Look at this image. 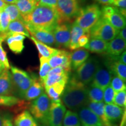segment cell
<instances>
[{"mask_svg":"<svg viewBox=\"0 0 126 126\" xmlns=\"http://www.w3.org/2000/svg\"><path fill=\"white\" fill-rule=\"evenodd\" d=\"M3 124V117L1 114V113H0V126H2Z\"/></svg>","mask_w":126,"mask_h":126,"instance_id":"cell-52","label":"cell"},{"mask_svg":"<svg viewBox=\"0 0 126 126\" xmlns=\"http://www.w3.org/2000/svg\"><path fill=\"white\" fill-rule=\"evenodd\" d=\"M10 33H19L29 38L31 37L23 20H16L9 22L7 31L5 34L6 35Z\"/></svg>","mask_w":126,"mask_h":126,"instance_id":"cell-29","label":"cell"},{"mask_svg":"<svg viewBox=\"0 0 126 126\" xmlns=\"http://www.w3.org/2000/svg\"><path fill=\"white\" fill-rule=\"evenodd\" d=\"M55 46L58 47L68 48L71 35V25L62 23L57 25L53 31Z\"/></svg>","mask_w":126,"mask_h":126,"instance_id":"cell-11","label":"cell"},{"mask_svg":"<svg viewBox=\"0 0 126 126\" xmlns=\"http://www.w3.org/2000/svg\"><path fill=\"white\" fill-rule=\"evenodd\" d=\"M111 5L119 9H126V0H111Z\"/></svg>","mask_w":126,"mask_h":126,"instance_id":"cell-44","label":"cell"},{"mask_svg":"<svg viewBox=\"0 0 126 126\" xmlns=\"http://www.w3.org/2000/svg\"><path fill=\"white\" fill-rule=\"evenodd\" d=\"M11 75L14 86L17 94L20 98L23 99L25 92L31 86L33 81V77L25 71L15 67H11Z\"/></svg>","mask_w":126,"mask_h":126,"instance_id":"cell-7","label":"cell"},{"mask_svg":"<svg viewBox=\"0 0 126 126\" xmlns=\"http://www.w3.org/2000/svg\"><path fill=\"white\" fill-rule=\"evenodd\" d=\"M117 57H109L105 63V66L113 75L119 77L124 82L126 81V65L119 60Z\"/></svg>","mask_w":126,"mask_h":126,"instance_id":"cell-17","label":"cell"},{"mask_svg":"<svg viewBox=\"0 0 126 126\" xmlns=\"http://www.w3.org/2000/svg\"><path fill=\"white\" fill-rule=\"evenodd\" d=\"M78 117L81 126H101L103 122L96 114L87 106H83L78 110Z\"/></svg>","mask_w":126,"mask_h":126,"instance_id":"cell-14","label":"cell"},{"mask_svg":"<svg viewBox=\"0 0 126 126\" xmlns=\"http://www.w3.org/2000/svg\"><path fill=\"white\" fill-rule=\"evenodd\" d=\"M1 11H1V9H0V12H1Z\"/></svg>","mask_w":126,"mask_h":126,"instance_id":"cell-53","label":"cell"},{"mask_svg":"<svg viewBox=\"0 0 126 126\" xmlns=\"http://www.w3.org/2000/svg\"><path fill=\"white\" fill-rule=\"evenodd\" d=\"M15 126H38L37 121L28 110H24L16 116Z\"/></svg>","mask_w":126,"mask_h":126,"instance_id":"cell-28","label":"cell"},{"mask_svg":"<svg viewBox=\"0 0 126 126\" xmlns=\"http://www.w3.org/2000/svg\"><path fill=\"white\" fill-rule=\"evenodd\" d=\"M99 65L100 63L96 58H88L85 62L75 70V72L71 77L83 85H88L92 81Z\"/></svg>","mask_w":126,"mask_h":126,"instance_id":"cell-4","label":"cell"},{"mask_svg":"<svg viewBox=\"0 0 126 126\" xmlns=\"http://www.w3.org/2000/svg\"><path fill=\"white\" fill-rule=\"evenodd\" d=\"M30 39L35 44L36 46L37 47V50H38L39 54H40V56L42 57L47 58V59H49L52 55L54 54L57 51L58 49L53 48V47L46 45L45 43L39 42V41L36 40L35 38H34L32 36H31Z\"/></svg>","mask_w":126,"mask_h":126,"instance_id":"cell-31","label":"cell"},{"mask_svg":"<svg viewBox=\"0 0 126 126\" xmlns=\"http://www.w3.org/2000/svg\"><path fill=\"white\" fill-rule=\"evenodd\" d=\"M4 70H5V68L4 64L0 61V74H1Z\"/></svg>","mask_w":126,"mask_h":126,"instance_id":"cell-51","label":"cell"},{"mask_svg":"<svg viewBox=\"0 0 126 126\" xmlns=\"http://www.w3.org/2000/svg\"><path fill=\"white\" fill-rule=\"evenodd\" d=\"M112 77L113 74L108 68L105 65L102 66L100 64L94 74L91 85L97 86L104 90L110 85Z\"/></svg>","mask_w":126,"mask_h":126,"instance_id":"cell-13","label":"cell"},{"mask_svg":"<svg viewBox=\"0 0 126 126\" xmlns=\"http://www.w3.org/2000/svg\"><path fill=\"white\" fill-rule=\"evenodd\" d=\"M94 1L98 3V4L105 5H111V0H94Z\"/></svg>","mask_w":126,"mask_h":126,"instance_id":"cell-48","label":"cell"},{"mask_svg":"<svg viewBox=\"0 0 126 126\" xmlns=\"http://www.w3.org/2000/svg\"><path fill=\"white\" fill-rule=\"evenodd\" d=\"M5 40L9 49L15 53L20 54L24 49V40L26 36L19 33H10L5 35Z\"/></svg>","mask_w":126,"mask_h":126,"instance_id":"cell-16","label":"cell"},{"mask_svg":"<svg viewBox=\"0 0 126 126\" xmlns=\"http://www.w3.org/2000/svg\"><path fill=\"white\" fill-rule=\"evenodd\" d=\"M51 101L45 92L32 102L29 106L31 114L43 126H46Z\"/></svg>","mask_w":126,"mask_h":126,"instance_id":"cell-5","label":"cell"},{"mask_svg":"<svg viewBox=\"0 0 126 126\" xmlns=\"http://www.w3.org/2000/svg\"><path fill=\"white\" fill-rule=\"evenodd\" d=\"M61 101L71 111H77L85 106L89 102L88 88L78 82L72 77L69 78L64 92L61 96Z\"/></svg>","mask_w":126,"mask_h":126,"instance_id":"cell-2","label":"cell"},{"mask_svg":"<svg viewBox=\"0 0 126 126\" xmlns=\"http://www.w3.org/2000/svg\"><path fill=\"white\" fill-rule=\"evenodd\" d=\"M116 92L110 85L103 90V102L106 104H111L114 102Z\"/></svg>","mask_w":126,"mask_h":126,"instance_id":"cell-40","label":"cell"},{"mask_svg":"<svg viewBox=\"0 0 126 126\" xmlns=\"http://www.w3.org/2000/svg\"><path fill=\"white\" fill-rule=\"evenodd\" d=\"M89 100L92 102H103V90L97 86L90 85L88 88Z\"/></svg>","mask_w":126,"mask_h":126,"instance_id":"cell-33","label":"cell"},{"mask_svg":"<svg viewBox=\"0 0 126 126\" xmlns=\"http://www.w3.org/2000/svg\"><path fill=\"white\" fill-rule=\"evenodd\" d=\"M118 32L119 31L113 27L102 16L89 30L91 38L102 39L107 42L114 39L118 34Z\"/></svg>","mask_w":126,"mask_h":126,"instance_id":"cell-6","label":"cell"},{"mask_svg":"<svg viewBox=\"0 0 126 126\" xmlns=\"http://www.w3.org/2000/svg\"><path fill=\"white\" fill-rule=\"evenodd\" d=\"M89 51L85 48H78L71 53V70L75 71L89 57Z\"/></svg>","mask_w":126,"mask_h":126,"instance_id":"cell-23","label":"cell"},{"mask_svg":"<svg viewBox=\"0 0 126 126\" xmlns=\"http://www.w3.org/2000/svg\"><path fill=\"white\" fill-rule=\"evenodd\" d=\"M63 124L64 126H81L78 114L70 110L65 111Z\"/></svg>","mask_w":126,"mask_h":126,"instance_id":"cell-32","label":"cell"},{"mask_svg":"<svg viewBox=\"0 0 126 126\" xmlns=\"http://www.w3.org/2000/svg\"><path fill=\"white\" fill-rule=\"evenodd\" d=\"M7 4H6L5 2H4L2 0H0V9L1 11L4 10V9L5 8V7H6Z\"/></svg>","mask_w":126,"mask_h":126,"instance_id":"cell-49","label":"cell"},{"mask_svg":"<svg viewBox=\"0 0 126 126\" xmlns=\"http://www.w3.org/2000/svg\"><path fill=\"white\" fill-rule=\"evenodd\" d=\"M14 91L11 73L5 69L0 74V95H11Z\"/></svg>","mask_w":126,"mask_h":126,"instance_id":"cell-19","label":"cell"},{"mask_svg":"<svg viewBox=\"0 0 126 126\" xmlns=\"http://www.w3.org/2000/svg\"><path fill=\"white\" fill-rule=\"evenodd\" d=\"M23 103V100L11 95H0V106L11 107Z\"/></svg>","mask_w":126,"mask_h":126,"instance_id":"cell-36","label":"cell"},{"mask_svg":"<svg viewBox=\"0 0 126 126\" xmlns=\"http://www.w3.org/2000/svg\"><path fill=\"white\" fill-rule=\"evenodd\" d=\"M48 60L51 68L60 66L68 72L71 71V53L70 52L65 50H57Z\"/></svg>","mask_w":126,"mask_h":126,"instance_id":"cell-12","label":"cell"},{"mask_svg":"<svg viewBox=\"0 0 126 126\" xmlns=\"http://www.w3.org/2000/svg\"><path fill=\"white\" fill-rule=\"evenodd\" d=\"M69 78H70L69 72L65 70L61 72H57V73H52L49 72L46 78L42 82V84L45 89H46L57 83L64 82L67 83Z\"/></svg>","mask_w":126,"mask_h":126,"instance_id":"cell-22","label":"cell"},{"mask_svg":"<svg viewBox=\"0 0 126 126\" xmlns=\"http://www.w3.org/2000/svg\"><path fill=\"white\" fill-rule=\"evenodd\" d=\"M3 11L8 15L10 22L16 20H23L22 17L15 4H7Z\"/></svg>","mask_w":126,"mask_h":126,"instance_id":"cell-35","label":"cell"},{"mask_svg":"<svg viewBox=\"0 0 126 126\" xmlns=\"http://www.w3.org/2000/svg\"><path fill=\"white\" fill-rule=\"evenodd\" d=\"M66 111V108L63 102L55 103L51 102L46 126H62Z\"/></svg>","mask_w":126,"mask_h":126,"instance_id":"cell-10","label":"cell"},{"mask_svg":"<svg viewBox=\"0 0 126 126\" xmlns=\"http://www.w3.org/2000/svg\"><path fill=\"white\" fill-rule=\"evenodd\" d=\"M67 85L66 83H57L50 87L46 88L47 95L51 100V102L55 103H61V96L64 92V89Z\"/></svg>","mask_w":126,"mask_h":126,"instance_id":"cell-24","label":"cell"},{"mask_svg":"<svg viewBox=\"0 0 126 126\" xmlns=\"http://www.w3.org/2000/svg\"><path fill=\"white\" fill-rule=\"evenodd\" d=\"M37 1H39V0H37Z\"/></svg>","mask_w":126,"mask_h":126,"instance_id":"cell-56","label":"cell"},{"mask_svg":"<svg viewBox=\"0 0 126 126\" xmlns=\"http://www.w3.org/2000/svg\"><path fill=\"white\" fill-rule=\"evenodd\" d=\"M90 38L91 37L90 34H89V32L86 33L81 36L78 40V48H79V47H83L87 45Z\"/></svg>","mask_w":126,"mask_h":126,"instance_id":"cell-43","label":"cell"},{"mask_svg":"<svg viewBox=\"0 0 126 126\" xmlns=\"http://www.w3.org/2000/svg\"><path fill=\"white\" fill-rule=\"evenodd\" d=\"M48 59L41 56L40 57V69H39V77L41 82H43L48 75V72L51 68L48 63Z\"/></svg>","mask_w":126,"mask_h":126,"instance_id":"cell-34","label":"cell"},{"mask_svg":"<svg viewBox=\"0 0 126 126\" xmlns=\"http://www.w3.org/2000/svg\"><path fill=\"white\" fill-rule=\"evenodd\" d=\"M114 105L121 108H126V91L117 92L114 99Z\"/></svg>","mask_w":126,"mask_h":126,"instance_id":"cell-41","label":"cell"},{"mask_svg":"<svg viewBox=\"0 0 126 126\" xmlns=\"http://www.w3.org/2000/svg\"><path fill=\"white\" fill-rule=\"evenodd\" d=\"M117 35H119L124 40L126 41V28L124 27L123 29L119 31Z\"/></svg>","mask_w":126,"mask_h":126,"instance_id":"cell-46","label":"cell"},{"mask_svg":"<svg viewBox=\"0 0 126 126\" xmlns=\"http://www.w3.org/2000/svg\"><path fill=\"white\" fill-rule=\"evenodd\" d=\"M56 9L62 23L71 22L76 18L80 8L78 0H57Z\"/></svg>","mask_w":126,"mask_h":126,"instance_id":"cell-8","label":"cell"},{"mask_svg":"<svg viewBox=\"0 0 126 126\" xmlns=\"http://www.w3.org/2000/svg\"><path fill=\"white\" fill-rule=\"evenodd\" d=\"M2 1L7 4H15L18 0H2Z\"/></svg>","mask_w":126,"mask_h":126,"instance_id":"cell-50","label":"cell"},{"mask_svg":"<svg viewBox=\"0 0 126 126\" xmlns=\"http://www.w3.org/2000/svg\"><path fill=\"white\" fill-rule=\"evenodd\" d=\"M26 26L29 34L36 40L48 46H55V39L52 31L38 29L28 25H26Z\"/></svg>","mask_w":126,"mask_h":126,"instance_id":"cell-15","label":"cell"},{"mask_svg":"<svg viewBox=\"0 0 126 126\" xmlns=\"http://www.w3.org/2000/svg\"><path fill=\"white\" fill-rule=\"evenodd\" d=\"M110 85V86L116 93L126 90V82H124L120 78L116 75L113 76Z\"/></svg>","mask_w":126,"mask_h":126,"instance_id":"cell-37","label":"cell"},{"mask_svg":"<svg viewBox=\"0 0 126 126\" xmlns=\"http://www.w3.org/2000/svg\"><path fill=\"white\" fill-rule=\"evenodd\" d=\"M101 15V9L98 5L91 4L80 9L74 23L86 31L89 32Z\"/></svg>","mask_w":126,"mask_h":126,"instance_id":"cell-3","label":"cell"},{"mask_svg":"<svg viewBox=\"0 0 126 126\" xmlns=\"http://www.w3.org/2000/svg\"><path fill=\"white\" fill-rule=\"evenodd\" d=\"M2 126H14L12 122L11 117L9 115H5L3 117Z\"/></svg>","mask_w":126,"mask_h":126,"instance_id":"cell-45","label":"cell"},{"mask_svg":"<svg viewBox=\"0 0 126 126\" xmlns=\"http://www.w3.org/2000/svg\"><path fill=\"white\" fill-rule=\"evenodd\" d=\"M33 77V81L31 86L25 92L23 98L27 101L34 100L43 93L45 92V88L40 79Z\"/></svg>","mask_w":126,"mask_h":126,"instance_id":"cell-21","label":"cell"},{"mask_svg":"<svg viewBox=\"0 0 126 126\" xmlns=\"http://www.w3.org/2000/svg\"><path fill=\"white\" fill-rule=\"evenodd\" d=\"M22 18L26 25L52 32L61 23L56 9L40 5H37L31 13Z\"/></svg>","mask_w":126,"mask_h":126,"instance_id":"cell-1","label":"cell"},{"mask_svg":"<svg viewBox=\"0 0 126 126\" xmlns=\"http://www.w3.org/2000/svg\"><path fill=\"white\" fill-rule=\"evenodd\" d=\"M126 47V41L117 35L114 39L108 43L106 53L109 57L115 58L119 56Z\"/></svg>","mask_w":126,"mask_h":126,"instance_id":"cell-18","label":"cell"},{"mask_svg":"<svg viewBox=\"0 0 126 126\" xmlns=\"http://www.w3.org/2000/svg\"><path fill=\"white\" fill-rule=\"evenodd\" d=\"M126 51H124L122 54L119 56V58H118V59H119V60L120 61V62H122V63H123V64H126Z\"/></svg>","mask_w":126,"mask_h":126,"instance_id":"cell-47","label":"cell"},{"mask_svg":"<svg viewBox=\"0 0 126 126\" xmlns=\"http://www.w3.org/2000/svg\"><path fill=\"white\" fill-rule=\"evenodd\" d=\"M102 16L108 20L113 27L120 31L126 27V18L120 12L118 8L105 5L101 9Z\"/></svg>","mask_w":126,"mask_h":126,"instance_id":"cell-9","label":"cell"},{"mask_svg":"<svg viewBox=\"0 0 126 126\" xmlns=\"http://www.w3.org/2000/svg\"><path fill=\"white\" fill-rule=\"evenodd\" d=\"M38 126H39V125H38Z\"/></svg>","mask_w":126,"mask_h":126,"instance_id":"cell-55","label":"cell"},{"mask_svg":"<svg viewBox=\"0 0 126 126\" xmlns=\"http://www.w3.org/2000/svg\"><path fill=\"white\" fill-rule=\"evenodd\" d=\"M105 126V125H103V126Z\"/></svg>","mask_w":126,"mask_h":126,"instance_id":"cell-54","label":"cell"},{"mask_svg":"<svg viewBox=\"0 0 126 126\" xmlns=\"http://www.w3.org/2000/svg\"><path fill=\"white\" fill-rule=\"evenodd\" d=\"M5 34H0V61L4 64L6 70H9L11 67L7 57V53L4 50L2 45V42L5 41Z\"/></svg>","mask_w":126,"mask_h":126,"instance_id":"cell-38","label":"cell"},{"mask_svg":"<svg viewBox=\"0 0 126 126\" xmlns=\"http://www.w3.org/2000/svg\"><path fill=\"white\" fill-rule=\"evenodd\" d=\"M10 22L8 15L4 11L0 12V34H5Z\"/></svg>","mask_w":126,"mask_h":126,"instance_id":"cell-39","label":"cell"},{"mask_svg":"<svg viewBox=\"0 0 126 126\" xmlns=\"http://www.w3.org/2000/svg\"><path fill=\"white\" fill-rule=\"evenodd\" d=\"M37 2V0H18L15 5L23 18L33 10Z\"/></svg>","mask_w":126,"mask_h":126,"instance_id":"cell-30","label":"cell"},{"mask_svg":"<svg viewBox=\"0 0 126 126\" xmlns=\"http://www.w3.org/2000/svg\"><path fill=\"white\" fill-rule=\"evenodd\" d=\"M86 106H87L89 109L92 110L94 114H96L100 118L102 122H103V125L106 126H116L111 124L107 119L105 113V103L103 102H92L89 101L86 104Z\"/></svg>","mask_w":126,"mask_h":126,"instance_id":"cell-26","label":"cell"},{"mask_svg":"<svg viewBox=\"0 0 126 126\" xmlns=\"http://www.w3.org/2000/svg\"><path fill=\"white\" fill-rule=\"evenodd\" d=\"M88 32H89L86 31L85 30L82 29L74 22L71 25L70 41L68 48L71 50L78 49V42L79 39L81 36Z\"/></svg>","mask_w":126,"mask_h":126,"instance_id":"cell-25","label":"cell"},{"mask_svg":"<svg viewBox=\"0 0 126 126\" xmlns=\"http://www.w3.org/2000/svg\"><path fill=\"white\" fill-rule=\"evenodd\" d=\"M124 110L123 108L114 103L106 104L105 106V113L107 119L111 124L116 126L114 124L122 119Z\"/></svg>","mask_w":126,"mask_h":126,"instance_id":"cell-20","label":"cell"},{"mask_svg":"<svg viewBox=\"0 0 126 126\" xmlns=\"http://www.w3.org/2000/svg\"><path fill=\"white\" fill-rule=\"evenodd\" d=\"M108 42L102 39L96 38H91L87 45L85 46L84 48L92 53L97 54H103L106 53Z\"/></svg>","mask_w":126,"mask_h":126,"instance_id":"cell-27","label":"cell"},{"mask_svg":"<svg viewBox=\"0 0 126 126\" xmlns=\"http://www.w3.org/2000/svg\"><path fill=\"white\" fill-rule=\"evenodd\" d=\"M57 4V0H39L37 5L46 6L56 9Z\"/></svg>","mask_w":126,"mask_h":126,"instance_id":"cell-42","label":"cell"}]
</instances>
